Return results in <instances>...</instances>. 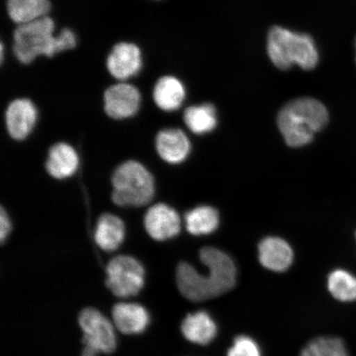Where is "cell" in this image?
Listing matches in <instances>:
<instances>
[{"label": "cell", "mask_w": 356, "mask_h": 356, "mask_svg": "<svg viewBox=\"0 0 356 356\" xmlns=\"http://www.w3.org/2000/svg\"><path fill=\"white\" fill-rule=\"evenodd\" d=\"M79 38L70 26L57 31L56 22L51 15L17 25L12 33V53L22 65H30L39 58L54 59L76 50Z\"/></svg>", "instance_id": "7a4b0ae2"}, {"label": "cell", "mask_w": 356, "mask_h": 356, "mask_svg": "<svg viewBox=\"0 0 356 356\" xmlns=\"http://www.w3.org/2000/svg\"><path fill=\"white\" fill-rule=\"evenodd\" d=\"M104 113L115 121L130 119L139 113L142 95L139 88L130 82H115L102 95Z\"/></svg>", "instance_id": "9c48e42d"}, {"label": "cell", "mask_w": 356, "mask_h": 356, "mask_svg": "<svg viewBox=\"0 0 356 356\" xmlns=\"http://www.w3.org/2000/svg\"><path fill=\"white\" fill-rule=\"evenodd\" d=\"M4 120L8 134L12 139L24 140L32 134L37 124V106L28 97H17L8 104Z\"/></svg>", "instance_id": "8fae6325"}, {"label": "cell", "mask_w": 356, "mask_h": 356, "mask_svg": "<svg viewBox=\"0 0 356 356\" xmlns=\"http://www.w3.org/2000/svg\"><path fill=\"white\" fill-rule=\"evenodd\" d=\"M152 97L158 108L167 113L179 109L186 99V88L181 80L173 75L159 77L154 83Z\"/></svg>", "instance_id": "2e32d148"}, {"label": "cell", "mask_w": 356, "mask_h": 356, "mask_svg": "<svg viewBox=\"0 0 356 356\" xmlns=\"http://www.w3.org/2000/svg\"><path fill=\"white\" fill-rule=\"evenodd\" d=\"M328 120V111L321 102L302 97L283 106L277 123L286 144L296 148L309 144L315 133L321 131Z\"/></svg>", "instance_id": "3957f363"}, {"label": "cell", "mask_w": 356, "mask_h": 356, "mask_svg": "<svg viewBox=\"0 0 356 356\" xmlns=\"http://www.w3.org/2000/svg\"><path fill=\"white\" fill-rule=\"evenodd\" d=\"M111 186V199L119 207H144L152 202L155 195L152 173L136 160H127L115 169Z\"/></svg>", "instance_id": "5b68a950"}, {"label": "cell", "mask_w": 356, "mask_h": 356, "mask_svg": "<svg viewBox=\"0 0 356 356\" xmlns=\"http://www.w3.org/2000/svg\"><path fill=\"white\" fill-rule=\"evenodd\" d=\"M258 258L266 269L284 273L293 261V249L286 241L278 237H267L258 246Z\"/></svg>", "instance_id": "5bb4252c"}, {"label": "cell", "mask_w": 356, "mask_h": 356, "mask_svg": "<svg viewBox=\"0 0 356 356\" xmlns=\"http://www.w3.org/2000/svg\"><path fill=\"white\" fill-rule=\"evenodd\" d=\"M185 224L186 230L191 234H210L215 232L219 226V213L215 208L211 207H199L186 213Z\"/></svg>", "instance_id": "ffe728a7"}, {"label": "cell", "mask_w": 356, "mask_h": 356, "mask_svg": "<svg viewBox=\"0 0 356 356\" xmlns=\"http://www.w3.org/2000/svg\"><path fill=\"white\" fill-rule=\"evenodd\" d=\"M355 61H356V58H355Z\"/></svg>", "instance_id": "83f0119b"}, {"label": "cell", "mask_w": 356, "mask_h": 356, "mask_svg": "<svg viewBox=\"0 0 356 356\" xmlns=\"http://www.w3.org/2000/svg\"><path fill=\"white\" fill-rule=\"evenodd\" d=\"M181 332L191 343L207 346L216 339L218 326L208 312L200 310L186 316L181 325Z\"/></svg>", "instance_id": "9a60e30c"}, {"label": "cell", "mask_w": 356, "mask_h": 356, "mask_svg": "<svg viewBox=\"0 0 356 356\" xmlns=\"http://www.w3.org/2000/svg\"><path fill=\"white\" fill-rule=\"evenodd\" d=\"M145 63L140 44L128 40L115 42L105 58L106 72L115 82H129L139 76Z\"/></svg>", "instance_id": "ba28073f"}, {"label": "cell", "mask_w": 356, "mask_h": 356, "mask_svg": "<svg viewBox=\"0 0 356 356\" xmlns=\"http://www.w3.org/2000/svg\"><path fill=\"white\" fill-rule=\"evenodd\" d=\"M184 119L186 126L197 135L211 132L217 126L216 110L211 104L189 106Z\"/></svg>", "instance_id": "44dd1931"}, {"label": "cell", "mask_w": 356, "mask_h": 356, "mask_svg": "<svg viewBox=\"0 0 356 356\" xmlns=\"http://www.w3.org/2000/svg\"><path fill=\"white\" fill-rule=\"evenodd\" d=\"M106 286L119 298L138 295L145 286V268L139 260L129 255L111 259L106 269Z\"/></svg>", "instance_id": "52a82bcc"}, {"label": "cell", "mask_w": 356, "mask_h": 356, "mask_svg": "<svg viewBox=\"0 0 356 356\" xmlns=\"http://www.w3.org/2000/svg\"><path fill=\"white\" fill-rule=\"evenodd\" d=\"M155 149L164 162L179 164L188 157L191 142L180 129H163L155 137Z\"/></svg>", "instance_id": "7c38bea8"}, {"label": "cell", "mask_w": 356, "mask_h": 356, "mask_svg": "<svg viewBox=\"0 0 356 356\" xmlns=\"http://www.w3.org/2000/svg\"><path fill=\"white\" fill-rule=\"evenodd\" d=\"M114 326L127 335L145 332L149 324V314L145 307L136 302H119L113 309Z\"/></svg>", "instance_id": "ac0fdd59"}, {"label": "cell", "mask_w": 356, "mask_h": 356, "mask_svg": "<svg viewBox=\"0 0 356 356\" xmlns=\"http://www.w3.org/2000/svg\"><path fill=\"white\" fill-rule=\"evenodd\" d=\"M300 356H349V353L341 338L319 337L311 340Z\"/></svg>", "instance_id": "603a6c76"}, {"label": "cell", "mask_w": 356, "mask_h": 356, "mask_svg": "<svg viewBox=\"0 0 356 356\" xmlns=\"http://www.w3.org/2000/svg\"><path fill=\"white\" fill-rule=\"evenodd\" d=\"M267 54L275 66L282 70L295 65L311 70L318 65L319 60L317 47L309 35L292 32L280 26L269 31Z\"/></svg>", "instance_id": "277c9868"}, {"label": "cell", "mask_w": 356, "mask_h": 356, "mask_svg": "<svg viewBox=\"0 0 356 356\" xmlns=\"http://www.w3.org/2000/svg\"><path fill=\"white\" fill-rule=\"evenodd\" d=\"M154 1H159V0H154Z\"/></svg>", "instance_id": "484cf974"}, {"label": "cell", "mask_w": 356, "mask_h": 356, "mask_svg": "<svg viewBox=\"0 0 356 356\" xmlns=\"http://www.w3.org/2000/svg\"><path fill=\"white\" fill-rule=\"evenodd\" d=\"M200 259L208 268L200 274L188 262L177 266L176 280L182 296L191 302L215 299L233 289L237 283L238 270L234 260L227 253L213 247L200 252Z\"/></svg>", "instance_id": "6da1fadb"}, {"label": "cell", "mask_w": 356, "mask_h": 356, "mask_svg": "<svg viewBox=\"0 0 356 356\" xmlns=\"http://www.w3.org/2000/svg\"><path fill=\"white\" fill-rule=\"evenodd\" d=\"M79 321L83 332V356L113 353L117 347L115 327L101 312L92 308L83 309Z\"/></svg>", "instance_id": "8992f818"}, {"label": "cell", "mask_w": 356, "mask_h": 356, "mask_svg": "<svg viewBox=\"0 0 356 356\" xmlns=\"http://www.w3.org/2000/svg\"><path fill=\"white\" fill-rule=\"evenodd\" d=\"M327 284L334 299L344 302L356 300V277L349 271L334 270L328 275Z\"/></svg>", "instance_id": "7402d4cb"}, {"label": "cell", "mask_w": 356, "mask_h": 356, "mask_svg": "<svg viewBox=\"0 0 356 356\" xmlns=\"http://www.w3.org/2000/svg\"><path fill=\"white\" fill-rule=\"evenodd\" d=\"M227 356H261V350L253 338L241 335L234 338Z\"/></svg>", "instance_id": "cb8c5ba5"}, {"label": "cell", "mask_w": 356, "mask_h": 356, "mask_svg": "<svg viewBox=\"0 0 356 356\" xmlns=\"http://www.w3.org/2000/svg\"><path fill=\"white\" fill-rule=\"evenodd\" d=\"M52 10L51 0H6L8 19L15 26L51 15Z\"/></svg>", "instance_id": "d6986e66"}, {"label": "cell", "mask_w": 356, "mask_h": 356, "mask_svg": "<svg viewBox=\"0 0 356 356\" xmlns=\"http://www.w3.org/2000/svg\"><path fill=\"white\" fill-rule=\"evenodd\" d=\"M12 232V222L10 216L3 207L0 210V241H6Z\"/></svg>", "instance_id": "d4e9b609"}, {"label": "cell", "mask_w": 356, "mask_h": 356, "mask_svg": "<svg viewBox=\"0 0 356 356\" xmlns=\"http://www.w3.org/2000/svg\"><path fill=\"white\" fill-rule=\"evenodd\" d=\"M126 225L121 217L104 213L97 219L93 237L97 247L111 252L122 246L126 238Z\"/></svg>", "instance_id": "e0dca14e"}, {"label": "cell", "mask_w": 356, "mask_h": 356, "mask_svg": "<svg viewBox=\"0 0 356 356\" xmlns=\"http://www.w3.org/2000/svg\"><path fill=\"white\" fill-rule=\"evenodd\" d=\"M79 163L76 149L66 142H58L49 149L44 166L51 177L56 180H65L77 172Z\"/></svg>", "instance_id": "4fadbf2b"}, {"label": "cell", "mask_w": 356, "mask_h": 356, "mask_svg": "<svg viewBox=\"0 0 356 356\" xmlns=\"http://www.w3.org/2000/svg\"><path fill=\"white\" fill-rule=\"evenodd\" d=\"M355 44H356V40H355Z\"/></svg>", "instance_id": "4316f807"}, {"label": "cell", "mask_w": 356, "mask_h": 356, "mask_svg": "<svg viewBox=\"0 0 356 356\" xmlns=\"http://www.w3.org/2000/svg\"><path fill=\"white\" fill-rule=\"evenodd\" d=\"M143 224L147 234L157 242L177 237L181 229L179 213L165 203L151 206L145 213Z\"/></svg>", "instance_id": "30bf717a"}]
</instances>
